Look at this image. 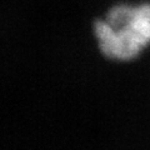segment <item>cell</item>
<instances>
[{
	"label": "cell",
	"mask_w": 150,
	"mask_h": 150,
	"mask_svg": "<svg viewBox=\"0 0 150 150\" xmlns=\"http://www.w3.org/2000/svg\"><path fill=\"white\" fill-rule=\"evenodd\" d=\"M91 29L105 59L131 62L150 45V1L112 4L94 19Z\"/></svg>",
	"instance_id": "1"
}]
</instances>
